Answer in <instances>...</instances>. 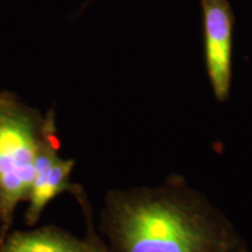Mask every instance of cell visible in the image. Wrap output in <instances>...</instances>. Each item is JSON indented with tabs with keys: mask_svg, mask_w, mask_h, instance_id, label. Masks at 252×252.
<instances>
[{
	"mask_svg": "<svg viewBox=\"0 0 252 252\" xmlns=\"http://www.w3.org/2000/svg\"><path fill=\"white\" fill-rule=\"evenodd\" d=\"M0 252H88V244L54 230H37L12 235Z\"/></svg>",
	"mask_w": 252,
	"mask_h": 252,
	"instance_id": "cell-5",
	"label": "cell"
},
{
	"mask_svg": "<svg viewBox=\"0 0 252 252\" xmlns=\"http://www.w3.org/2000/svg\"><path fill=\"white\" fill-rule=\"evenodd\" d=\"M200 2L208 78L215 98L224 103L231 89L235 15L229 0H200Z\"/></svg>",
	"mask_w": 252,
	"mask_h": 252,
	"instance_id": "cell-3",
	"label": "cell"
},
{
	"mask_svg": "<svg viewBox=\"0 0 252 252\" xmlns=\"http://www.w3.org/2000/svg\"><path fill=\"white\" fill-rule=\"evenodd\" d=\"M74 160H62L47 144H39L35 172L30 191L28 219L35 220L50 201L67 187Z\"/></svg>",
	"mask_w": 252,
	"mask_h": 252,
	"instance_id": "cell-4",
	"label": "cell"
},
{
	"mask_svg": "<svg viewBox=\"0 0 252 252\" xmlns=\"http://www.w3.org/2000/svg\"><path fill=\"white\" fill-rule=\"evenodd\" d=\"M88 252H108L106 249L103 247L99 242L91 239L90 242H88Z\"/></svg>",
	"mask_w": 252,
	"mask_h": 252,
	"instance_id": "cell-6",
	"label": "cell"
},
{
	"mask_svg": "<svg viewBox=\"0 0 252 252\" xmlns=\"http://www.w3.org/2000/svg\"><path fill=\"white\" fill-rule=\"evenodd\" d=\"M37 149L26 113L8 96H0V202L6 216L30 196Z\"/></svg>",
	"mask_w": 252,
	"mask_h": 252,
	"instance_id": "cell-2",
	"label": "cell"
},
{
	"mask_svg": "<svg viewBox=\"0 0 252 252\" xmlns=\"http://www.w3.org/2000/svg\"><path fill=\"white\" fill-rule=\"evenodd\" d=\"M106 232L115 252H249L225 214L179 174L157 188L113 195Z\"/></svg>",
	"mask_w": 252,
	"mask_h": 252,
	"instance_id": "cell-1",
	"label": "cell"
},
{
	"mask_svg": "<svg viewBox=\"0 0 252 252\" xmlns=\"http://www.w3.org/2000/svg\"><path fill=\"white\" fill-rule=\"evenodd\" d=\"M93 1H94V0H89V1H88V4H90V2H93ZM87 4V5H88Z\"/></svg>",
	"mask_w": 252,
	"mask_h": 252,
	"instance_id": "cell-7",
	"label": "cell"
}]
</instances>
